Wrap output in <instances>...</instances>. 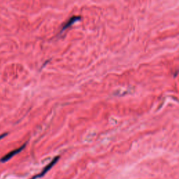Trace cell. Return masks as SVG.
<instances>
[{"label": "cell", "mask_w": 179, "mask_h": 179, "mask_svg": "<svg viewBox=\"0 0 179 179\" xmlns=\"http://www.w3.org/2000/svg\"><path fill=\"white\" fill-rule=\"evenodd\" d=\"M59 159H60V156H57V157L53 158V160L51 161V162L48 164V165H46V166H45L44 167V168H43V169L42 171H41V172L40 173V174L33 176L31 179H38V178H41V177H43L45 174H46L48 171L50 170V169L51 168H52V167L53 166H54V165H56V164L57 162H58V161L59 160Z\"/></svg>", "instance_id": "6da1fadb"}, {"label": "cell", "mask_w": 179, "mask_h": 179, "mask_svg": "<svg viewBox=\"0 0 179 179\" xmlns=\"http://www.w3.org/2000/svg\"><path fill=\"white\" fill-rule=\"evenodd\" d=\"M26 145H27V143L26 144H23L22 146H20V148L13 150H12V151H11L10 153H7L6 155H5L3 157H1V159H0V162H6L9 161V160H11V158H12L13 157H14L15 155H16L17 154L20 153V152H21L22 150H23L25 148Z\"/></svg>", "instance_id": "7a4b0ae2"}, {"label": "cell", "mask_w": 179, "mask_h": 179, "mask_svg": "<svg viewBox=\"0 0 179 179\" xmlns=\"http://www.w3.org/2000/svg\"><path fill=\"white\" fill-rule=\"evenodd\" d=\"M81 16H72L71 18L69 19L63 25L62 29H61L60 33H62V32H63L64 31H65V30L69 29V28L71 25H73L76 22L79 21V20H81Z\"/></svg>", "instance_id": "3957f363"}, {"label": "cell", "mask_w": 179, "mask_h": 179, "mask_svg": "<svg viewBox=\"0 0 179 179\" xmlns=\"http://www.w3.org/2000/svg\"><path fill=\"white\" fill-rule=\"evenodd\" d=\"M7 134H8V133H4V134H1V135H0V140H1V139L4 138V137H5L6 136H7Z\"/></svg>", "instance_id": "277c9868"}]
</instances>
